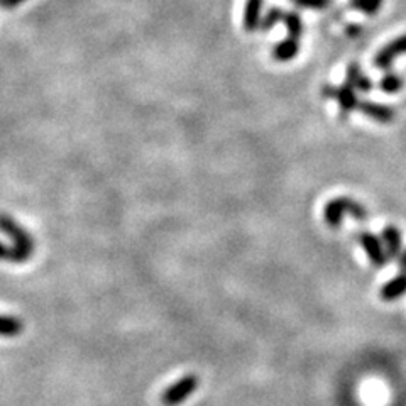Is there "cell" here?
Wrapping results in <instances>:
<instances>
[{"mask_svg": "<svg viewBox=\"0 0 406 406\" xmlns=\"http://www.w3.org/2000/svg\"><path fill=\"white\" fill-rule=\"evenodd\" d=\"M406 293V273H401L396 278L389 279L388 283L381 288V298L384 302H395Z\"/></svg>", "mask_w": 406, "mask_h": 406, "instance_id": "10", "label": "cell"}, {"mask_svg": "<svg viewBox=\"0 0 406 406\" xmlns=\"http://www.w3.org/2000/svg\"><path fill=\"white\" fill-rule=\"evenodd\" d=\"M347 85H351L354 90L359 92H371L372 81L360 73V68L357 63H351L347 68Z\"/></svg>", "mask_w": 406, "mask_h": 406, "instance_id": "11", "label": "cell"}, {"mask_svg": "<svg viewBox=\"0 0 406 406\" xmlns=\"http://www.w3.org/2000/svg\"><path fill=\"white\" fill-rule=\"evenodd\" d=\"M383 7V0H360L359 10L368 15H376V12Z\"/></svg>", "mask_w": 406, "mask_h": 406, "instance_id": "17", "label": "cell"}, {"mask_svg": "<svg viewBox=\"0 0 406 406\" xmlns=\"http://www.w3.org/2000/svg\"><path fill=\"white\" fill-rule=\"evenodd\" d=\"M401 55H406V34L400 36V38H396L395 41H391V43L386 44L383 50L377 51V55L374 56V59H372V63H374V66L377 68V70L386 71V70H389L393 61Z\"/></svg>", "mask_w": 406, "mask_h": 406, "instance_id": "6", "label": "cell"}, {"mask_svg": "<svg viewBox=\"0 0 406 406\" xmlns=\"http://www.w3.org/2000/svg\"><path fill=\"white\" fill-rule=\"evenodd\" d=\"M0 261L20 264V262H26L27 259L24 258V255L20 254L18 249H14V247H9V246H6L4 242H0Z\"/></svg>", "mask_w": 406, "mask_h": 406, "instance_id": "15", "label": "cell"}, {"mask_svg": "<svg viewBox=\"0 0 406 406\" xmlns=\"http://www.w3.org/2000/svg\"><path fill=\"white\" fill-rule=\"evenodd\" d=\"M398 259H400V267H401V271H403V273H406V251H405V253L401 254L400 258H398Z\"/></svg>", "mask_w": 406, "mask_h": 406, "instance_id": "21", "label": "cell"}, {"mask_svg": "<svg viewBox=\"0 0 406 406\" xmlns=\"http://www.w3.org/2000/svg\"><path fill=\"white\" fill-rule=\"evenodd\" d=\"M26 0H0V7H4V9H15V7H19Z\"/></svg>", "mask_w": 406, "mask_h": 406, "instance_id": "19", "label": "cell"}, {"mask_svg": "<svg viewBox=\"0 0 406 406\" xmlns=\"http://www.w3.org/2000/svg\"><path fill=\"white\" fill-rule=\"evenodd\" d=\"M383 239L388 249V259H395L401 253V234L395 225H386L383 230Z\"/></svg>", "mask_w": 406, "mask_h": 406, "instance_id": "12", "label": "cell"}, {"mask_svg": "<svg viewBox=\"0 0 406 406\" xmlns=\"http://www.w3.org/2000/svg\"><path fill=\"white\" fill-rule=\"evenodd\" d=\"M283 22L284 26L288 27V38L281 41L279 44H276L273 50V58L276 61H281V63H286V61H291L296 58L300 51V39H302V32H303V20L300 18L298 12H284L283 14Z\"/></svg>", "mask_w": 406, "mask_h": 406, "instance_id": "1", "label": "cell"}, {"mask_svg": "<svg viewBox=\"0 0 406 406\" xmlns=\"http://www.w3.org/2000/svg\"><path fill=\"white\" fill-rule=\"evenodd\" d=\"M379 88L384 93H396L403 88V80L396 73H386L379 81Z\"/></svg>", "mask_w": 406, "mask_h": 406, "instance_id": "14", "label": "cell"}, {"mask_svg": "<svg viewBox=\"0 0 406 406\" xmlns=\"http://www.w3.org/2000/svg\"><path fill=\"white\" fill-rule=\"evenodd\" d=\"M24 323L18 316L0 315V337H18L22 334Z\"/></svg>", "mask_w": 406, "mask_h": 406, "instance_id": "13", "label": "cell"}, {"mask_svg": "<svg viewBox=\"0 0 406 406\" xmlns=\"http://www.w3.org/2000/svg\"><path fill=\"white\" fill-rule=\"evenodd\" d=\"M283 14H284V12L279 9V7H273V9L267 10V14L261 19V24H259V27H261L262 31H270L271 27L276 26V24H278L279 20L283 19Z\"/></svg>", "mask_w": 406, "mask_h": 406, "instance_id": "16", "label": "cell"}, {"mask_svg": "<svg viewBox=\"0 0 406 406\" xmlns=\"http://www.w3.org/2000/svg\"><path fill=\"white\" fill-rule=\"evenodd\" d=\"M322 97L323 99H334L339 102L342 112H352L357 111L359 105V99H357L356 90L351 85H342V87H332V85H325L322 87Z\"/></svg>", "mask_w": 406, "mask_h": 406, "instance_id": "5", "label": "cell"}, {"mask_svg": "<svg viewBox=\"0 0 406 406\" xmlns=\"http://www.w3.org/2000/svg\"><path fill=\"white\" fill-rule=\"evenodd\" d=\"M357 241H359L363 249L368 253L369 261L374 264L376 267H383L388 262V255L384 254L383 246L379 244V239L371 232H360L357 234Z\"/></svg>", "mask_w": 406, "mask_h": 406, "instance_id": "7", "label": "cell"}, {"mask_svg": "<svg viewBox=\"0 0 406 406\" xmlns=\"http://www.w3.org/2000/svg\"><path fill=\"white\" fill-rule=\"evenodd\" d=\"M262 4L264 0H247L244 7V31L254 32L258 31L262 19Z\"/></svg>", "mask_w": 406, "mask_h": 406, "instance_id": "9", "label": "cell"}, {"mask_svg": "<svg viewBox=\"0 0 406 406\" xmlns=\"http://www.w3.org/2000/svg\"><path fill=\"white\" fill-rule=\"evenodd\" d=\"M198 384H200V381H198L197 374L183 376L180 381H176V383H173L169 388L164 389V393L161 396V403L164 406L181 405L183 401L188 400L197 391Z\"/></svg>", "mask_w": 406, "mask_h": 406, "instance_id": "4", "label": "cell"}, {"mask_svg": "<svg viewBox=\"0 0 406 406\" xmlns=\"http://www.w3.org/2000/svg\"><path fill=\"white\" fill-rule=\"evenodd\" d=\"M0 232H4L7 237H10L12 244H14V249H18L24 258L29 261L31 255L34 254V239L32 235L27 232L24 227H20L10 215L7 214H0Z\"/></svg>", "mask_w": 406, "mask_h": 406, "instance_id": "3", "label": "cell"}, {"mask_svg": "<svg viewBox=\"0 0 406 406\" xmlns=\"http://www.w3.org/2000/svg\"><path fill=\"white\" fill-rule=\"evenodd\" d=\"M291 2L298 7H303V9H325V7H328L330 0H291Z\"/></svg>", "mask_w": 406, "mask_h": 406, "instance_id": "18", "label": "cell"}, {"mask_svg": "<svg viewBox=\"0 0 406 406\" xmlns=\"http://www.w3.org/2000/svg\"><path fill=\"white\" fill-rule=\"evenodd\" d=\"M347 34H351V36L360 34V27L359 26H349L347 27Z\"/></svg>", "mask_w": 406, "mask_h": 406, "instance_id": "20", "label": "cell"}, {"mask_svg": "<svg viewBox=\"0 0 406 406\" xmlns=\"http://www.w3.org/2000/svg\"><path fill=\"white\" fill-rule=\"evenodd\" d=\"M357 111H359L360 113H364V115H368L369 119L379 122V124H389V122L395 120V117H396L395 108L388 107V105H383V104H376V102H371V100L359 102Z\"/></svg>", "mask_w": 406, "mask_h": 406, "instance_id": "8", "label": "cell"}, {"mask_svg": "<svg viewBox=\"0 0 406 406\" xmlns=\"http://www.w3.org/2000/svg\"><path fill=\"white\" fill-rule=\"evenodd\" d=\"M345 212L351 214L352 218H356L357 222H365L369 215L368 209H364L359 202L347 197H340L334 198V200L327 203V206L323 209V220L328 227L337 229V227H340V223H342Z\"/></svg>", "mask_w": 406, "mask_h": 406, "instance_id": "2", "label": "cell"}, {"mask_svg": "<svg viewBox=\"0 0 406 406\" xmlns=\"http://www.w3.org/2000/svg\"><path fill=\"white\" fill-rule=\"evenodd\" d=\"M351 6L354 7V9H359V6H360V0H351Z\"/></svg>", "mask_w": 406, "mask_h": 406, "instance_id": "22", "label": "cell"}]
</instances>
